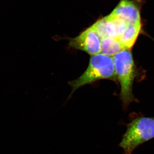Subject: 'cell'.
Returning a JSON list of instances; mask_svg holds the SVG:
<instances>
[{
	"label": "cell",
	"mask_w": 154,
	"mask_h": 154,
	"mask_svg": "<svg viewBox=\"0 0 154 154\" xmlns=\"http://www.w3.org/2000/svg\"><path fill=\"white\" fill-rule=\"evenodd\" d=\"M116 76L113 57L101 53L92 56L85 71L76 79L69 82L72 88V94L86 85L101 79H114Z\"/></svg>",
	"instance_id": "1"
},
{
	"label": "cell",
	"mask_w": 154,
	"mask_h": 154,
	"mask_svg": "<svg viewBox=\"0 0 154 154\" xmlns=\"http://www.w3.org/2000/svg\"><path fill=\"white\" fill-rule=\"evenodd\" d=\"M103 19L106 37L118 39L124 32L127 23L122 19L114 17L111 14Z\"/></svg>",
	"instance_id": "6"
},
{
	"label": "cell",
	"mask_w": 154,
	"mask_h": 154,
	"mask_svg": "<svg viewBox=\"0 0 154 154\" xmlns=\"http://www.w3.org/2000/svg\"><path fill=\"white\" fill-rule=\"evenodd\" d=\"M101 40L96 29L92 25L79 36L71 38L69 45L93 56L100 53Z\"/></svg>",
	"instance_id": "4"
},
{
	"label": "cell",
	"mask_w": 154,
	"mask_h": 154,
	"mask_svg": "<svg viewBox=\"0 0 154 154\" xmlns=\"http://www.w3.org/2000/svg\"><path fill=\"white\" fill-rule=\"evenodd\" d=\"M142 0H121L111 14L127 24H141Z\"/></svg>",
	"instance_id": "5"
},
{
	"label": "cell",
	"mask_w": 154,
	"mask_h": 154,
	"mask_svg": "<svg viewBox=\"0 0 154 154\" xmlns=\"http://www.w3.org/2000/svg\"><path fill=\"white\" fill-rule=\"evenodd\" d=\"M141 29V23L127 24L124 32L118 38L125 49L130 50L132 48L140 33Z\"/></svg>",
	"instance_id": "7"
},
{
	"label": "cell",
	"mask_w": 154,
	"mask_h": 154,
	"mask_svg": "<svg viewBox=\"0 0 154 154\" xmlns=\"http://www.w3.org/2000/svg\"><path fill=\"white\" fill-rule=\"evenodd\" d=\"M154 138V118L139 116L127 125L119 146L124 154H131L135 149Z\"/></svg>",
	"instance_id": "2"
},
{
	"label": "cell",
	"mask_w": 154,
	"mask_h": 154,
	"mask_svg": "<svg viewBox=\"0 0 154 154\" xmlns=\"http://www.w3.org/2000/svg\"><path fill=\"white\" fill-rule=\"evenodd\" d=\"M125 50L118 39L106 37L101 40L100 53L109 56H114Z\"/></svg>",
	"instance_id": "8"
},
{
	"label": "cell",
	"mask_w": 154,
	"mask_h": 154,
	"mask_svg": "<svg viewBox=\"0 0 154 154\" xmlns=\"http://www.w3.org/2000/svg\"><path fill=\"white\" fill-rule=\"evenodd\" d=\"M116 75L121 85L120 96L124 107L134 101L132 87L135 77V66L129 50L122 51L113 57Z\"/></svg>",
	"instance_id": "3"
}]
</instances>
